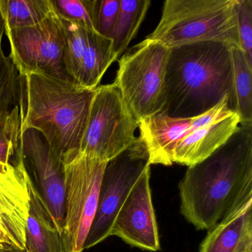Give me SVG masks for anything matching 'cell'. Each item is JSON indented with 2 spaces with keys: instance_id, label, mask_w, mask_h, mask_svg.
I'll use <instances>...</instances> for the list:
<instances>
[{
  "instance_id": "cell-1",
  "label": "cell",
  "mask_w": 252,
  "mask_h": 252,
  "mask_svg": "<svg viewBox=\"0 0 252 252\" xmlns=\"http://www.w3.org/2000/svg\"><path fill=\"white\" fill-rule=\"evenodd\" d=\"M181 212L209 230L252 198V122L240 124L207 158L189 166L179 184Z\"/></svg>"
},
{
  "instance_id": "cell-2",
  "label": "cell",
  "mask_w": 252,
  "mask_h": 252,
  "mask_svg": "<svg viewBox=\"0 0 252 252\" xmlns=\"http://www.w3.org/2000/svg\"><path fill=\"white\" fill-rule=\"evenodd\" d=\"M225 97L236 110L231 47L206 42L170 48L162 111L171 117L194 118Z\"/></svg>"
},
{
  "instance_id": "cell-3",
  "label": "cell",
  "mask_w": 252,
  "mask_h": 252,
  "mask_svg": "<svg viewBox=\"0 0 252 252\" xmlns=\"http://www.w3.org/2000/svg\"><path fill=\"white\" fill-rule=\"evenodd\" d=\"M23 130L43 135L63 162L80 153L95 90L38 74L22 76Z\"/></svg>"
},
{
  "instance_id": "cell-4",
  "label": "cell",
  "mask_w": 252,
  "mask_h": 252,
  "mask_svg": "<svg viewBox=\"0 0 252 252\" xmlns=\"http://www.w3.org/2000/svg\"><path fill=\"white\" fill-rule=\"evenodd\" d=\"M235 5L236 0H166L147 39L169 48L206 42L241 48Z\"/></svg>"
},
{
  "instance_id": "cell-5",
  "label": "cell",
  "mask_w": 252,
  "mask_h": 252,
  "mask_svg": "<svg viewBox=\"0 0 252 252\" xmlns=\"http://www.w3.org/2000/svg\"><path fill=\"white\" fill-rule=\"evenodd\" d=\"M169 54L170 48L147 38L126 50L119 60L113 85L138 122L163 110Z\"/></svg>"
},
{
  "instance_id": "cell-6",
  "label": "cell",
  "mask_w": 252,
  "mask_h": 252,
  "mask_svg": "<svg viewBox=\"0 0 252 252\" xmlns=\"http://www.w3.org/2000/svg\"><path fill=\"white\" fill-rule=\"evenodd\" d=\"M138 122L114 85L94 91L80 154L108 162L127 150L138 138Z\"/></svg>"
},
{
  "instance_id": "cell-7",
  "label": "cell",
  "mask_w": 252,
  "mask_h": 252,
  "mask_svg": "<svg viewBox=\"0 0 252 252\" xmlns=\"http://www.w3.org/2000/svg\"><path fill=\"white\" fill-rule=\"evenodd\" d=\"M107 162L79 153L63 163L65 218L63 239L67 252H82L98 205Z\"/></svg>"
},
{
  "instance_id": "cell-8",
  "label": "cell",
  "mask_w": 252,
  "mask_h": 252,
  "mask_svg": "<svg viewBox=\"0 0 252 252\" xmlns=\"http://www.w3.org/2000/svg\"><path fill=\"white\" fill-rule=\"evenodd\" d=\"M150 166L147 149L139 138L127 150L107 162L100 185L96 212L84 250L110 237L113 221L119 209Z\"/></svg>"
},
{
  "instance_id": "cell-9",
  "label": "cell",
  "mask_w": 252,
  "mask_h": 252,
  "mask_svg": "<svg viewBox=\"0 0 252 252\" xmlns=\"http://www.w3.org/2000/svg\"><path fill=\"white\" fill-rule=\"evenodd\" d=\"M5 33L20 75H42L75 84L66 71L64 33L54 11L36 26L5 30Z\"/></svg>"
},
{
  "instance_id": "cell-10",
  "label": "cell",
  "mask_w": 252,
  "mask_h": 252,
  "mask_svg": "<svg viewBox=\"0 0 252 252\" xmlns=\"http://www.w3.org/2000/svg\"><path fill=\"white\" fill-rule=\"evenodd\" d=\"M64 39V65L76 85L95 90L109 67L119 59L113 40L92 29L59 17Z\"/></svg>"
},
{
  "instance_id": "cell-11",
  "label": "cell",
  "mask_w": 252,
  "mask_h": 252,
  "mask_svg": "<svg viewBox=\"0 0 252 252\" xmlns=\"http://www.w3.org/2000/svg\"><path fill=\"white\" fill-rule=\"evenodd\" d=\"M22 150L28 175L63 235L65 218L64 165L51 151L43 135L35 129L23 132Z\"/></svg>"
},
{
  "instance_id": "cell-12",
  "label": "cell",
  "mask_w": 252,
  "mask_h": 252,
  "mask_svg": "<svg viewBox=\"0 0 252 252\" xmlns=\"http://www.w3.org/2000/svg\"><path fill=\"white\" fill-rule=\"evenodd\" d=\"M148 168L134 186L119 209L110 236H117L133 247L149 252L160 250L158 228L152 200Z\"/></svg>"
},
{
  "instance_id": "cell-13",
  "label": "cell",
  "mask_w": 252,
  "mask_h": 252,
  "mask_svg": "<svg viewBox=\"0 0 252 252\" xmlns=\"http://www.w3.org/2000/svg\"><path fill=\"white\" fill-rule=\"evenodd\" d=\"M29 178L23 156L14 163L0 161V225L18 252L26 250L30 208Z\"/></svg>"
},
{
  "instance_id": "cell-14",
  "label": "cell",
  "mask_w": 252,
  "mask_h": 252,
  "mask_svg": "<svg viewBox=\"0 0 252 252\" xmlns=\"http://www.w3.org/2000/svg\"><path fill=\"white\" fill-rule=\"evenodd\" d=\"M191 119L171 117L161 111L138 122V138L147 149L150 164H173L175 148L190 132Z\"/></svg>"
},
{
  "instance_id": "cell-15",
  "label": "cell",
  "mask_w": 252,
  "mask_h": 252,
  "mask_svg": "<svg viewBox=\"0 0 252 252\" xmlns=\"http://www.w3.org/2000/svg\"><path fill=\"white\" fill-rule=\"evenodd\" d=\"M240 125V117L234 113L218 123L190 131L177 145L174 163L190 166L207 158L231 138Z\"/></svg>"
},
{
  "instance_id": "cell-16",
  "label": "cell",
  "mask_w": 252,
  "mask_h": 252,
  "mask_svg": "<svg viewBox=\"0 0 252 252\" xmlns=\"http://www.w3.org/2000/svg\"><path fill=\"white\" fill-rule=\"evenodd\" d=\"M252 198L209 229L200 252H246L252 249Z\"/></svg>"
},
{
  "instance_id": "cell-17",
  "label": "cell",
  "mask_w": 252,
  "mask_h": 252,
  "mask_svg": "<svg viewBox=\"0 0 252 252\" xmlns=\"http://www.w3.org/2000/svg\"><path fill=\"white\" fill-rule=\"evenodd\" d=\"M29 189L30 208L25 252H67L63 234L30 178Z\"/></svg>"
},
{
  "instance_id": "cell-18",
  "label": "cell",
  "mask_w": 252,
  "mask_h": 252,
  "mask_svg": "<svg viewBox=\"0 0 252 252\" xmlns=\"http://www.w3.org/2000/svg\"><path fill=\"white\" fill-rule=\"evenodd\" d=\"M150 0H120V8L113 31V51L118 59L136 36L150 9Z\"/></svg>"
},
{
  "instance_id": "cell-19",
  "label": "cell",
  "mask_w": 252,
  "mask_h": 252,
  "mask_svg": "<svg viewBox=\"0 0 252 252\" xmlns=\"http://www.w3.org/2000/svg\"><path fill=\"white\" fill-rule=\"evenodd\" d=\"M5 30L32 27L54 13L51 0H0Z\"/></svg>"
},
{
  "instance_id": "cell-20",
  "label": "cell",
  "mask_w": 252,
  "mask_h": 252,
  "mask_svg": "<svg viewBox=\"0 0 252 252\" xmlns=\"http://www.w3.org/2000/svg\"><path fill=\"white\" fill-rule=\"evenodd\" d=\"M236 113L240 124L252 122V67L240 48H231Z\"/></svg>"
},
{
  "instance_id": "cell-21",
  "label": "cell",
  "mask_w": 252,
  "mask_h": 252,
  "mask_svg": "<svg viewBox=\"0 0 252 252\" xmlns=\"http://www.w3.org/2000/svg\"><path fill=\"white\" fill-rule=\"evenodd\" d=\"M23 100L11 113L0 116V161L14 163L23 156Z\"/></svg>"
},
{
  "instance_id": "cell-22",
  "label": "cell",
  "mask_w": 252,
  "mask_h": 252,
  "mask_svg": "<svg viewBox=\"0 0 252 252\" xmlns=\"http://www.w3.org/2000/svg\"><path fill=\"white\" fill-rule=\"evenodd\" d=\"M22 101L21 75L11 56L4 54L0 42V116L11 113Z\"/></svg>"
},
{
  "instance_id": "cell-23",
  "label": "cell",
  "mask_w": 252,
  "mask_h": 252,
  "mask_svg": "<svg viewBox=\"0 0 252 252\" xmlns=\"http://www.w3.org/2000/svg\"><path fill=\"white\" fill-rule=\"evenodd\" d=\"M54 13L63 20L94 29V0H51Z\"/></svg>"
},
{
  "instance_id": "cell-24",
  "label": "cell",
  "mask_w": 252,
  "mask_h": 252,
  "mask_svg": "<svg viewBox=\"0 0 252 252\" xmlns=\"http://www.w3.org/2000/svg\"><path fill=\"white\" fill-rule=\"evenodd\" d=\"M119 8L120 0H94V31L101 36L112 39Z\"/></svg>"
},
{
  "instance_id": "cell-25",
  "label": "cell",
  "mask_w": 252,
  "mask_h": 252,
  "mask_svg": "<svg viewBox=\"0 0 252 252\" xmlns=\"http://www.w3.org/2000/svg\"><path fill=\"white\" fill-rule=\"evenodd\" d=\"M235 9L240 48L252 67V0H236Z\"/></svg>"
},
{
  "instance_id": "cell-26",
  "label": "cell",
  "mask_w": 252,
  "mask_h": 252,
  "mask_svg": "<svg viewBox=\"0 0 252 252\" xmlns=\"http://www.w3.org/2000/svg\"><path fill=\"white\" fill-rule=\"evenodd\" d=\"M234 113H236L235 107L228 97H225L203 114L192 118L190 131L218 123Z\"/></svg>"
},
{
  "instance_id": "cell-27",
  "label": "cell",
  "mask_w": 252,
  "mask_h": 252,
  "mask_svg": "<svg viewBox=\"0 0 252 252\" xmlns=\"http://www.w3.org/2000/svg\"><path fill=\"white\" fill-rule=\"evenodd\" d=\"M0 250L15 251L11 239L1 225H0Z\"/></svg>"
},
{
  "instance_id": "cell-28",
  "label": "cell",
  "mask_w": 252,
  "mask_h": 252,
  "mask_svg": "<svg viewBox=\"0 0 252 252\" xmlns=\"http://www.w3.org/2000/svg\"><path fill=\"white\" fill-rule=\"evenodd\" d=\"M5 33V23L0 11V42H2V36Z\"/></svg>"
},
{
  "instance_id": "cell-29",
  "label": "cell",
  "mask_w": 252,
  "mask_h": 252,
  "mask_svg": "<svg viewBox=\"0 0 252 252\" xmlns=\"http://www.w3.org/2000/svg\"><path fill=\"white\" fill-rule=\"evenodd\" d=\"M0 252H18V251H4L0 250Z\"/></svg>"
},
{
  "instance_id": "cell-30",
  "label": "cell",
  "mask_w": 252,
  "mask_h": 252,
  "mask_svg": "<svg viewBox=\"0 0 252 252\" xmlns=\"http://www.w3.org/2000/svg\"><path fill=\"white\" fill-rule=\"evenodd\" d=\"M252 252V249H251V250L248 251V252Z\"/></svg>"
}]
</instances>
